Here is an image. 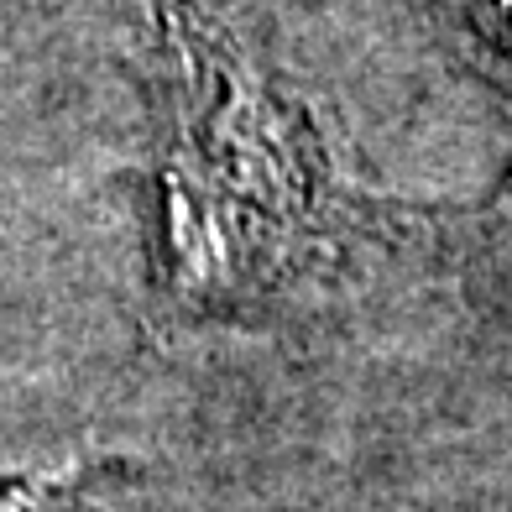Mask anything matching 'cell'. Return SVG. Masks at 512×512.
<instances>
[{
    "instance_id": "6da1fadb",
    "label": "cell",
    "mask_w": 512,
    "mask_h": 512,
    "mask_svg": "<svg viewBox=\"0 0 512 512\" xmlns=\"http://www.w3.org/2000/svg\"><path fill=\"white\" fill-rule=\"evenodd\" d=\"M471 11H476V16L502 21V27H512V0H471Z\"/></svg>"
}]
</instances>
